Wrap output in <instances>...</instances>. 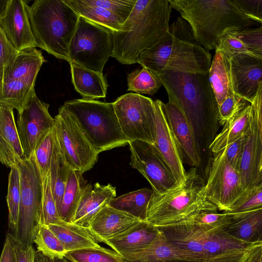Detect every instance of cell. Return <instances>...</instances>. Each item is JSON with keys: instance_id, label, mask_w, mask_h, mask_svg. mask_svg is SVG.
<instances>
[{"instance_id": "cell-1", "label": "cell", "mask_w": 262, "mask_h": 262, "mask_svg": "<svg viewBox=\"0 0 262 262\" xmlns=\"http://www.w3.org/2000/svg\"><path fill=\"white\" fill-rule=\"evenodd\" d=\"M154 74L165 89L168 100L174 102L186 117L193 133L200 159L198 172L206 178L212 160L210 147L219 123L218 105L208 74L169 70Z\"/></svg>"}, {"instance_id": "cell-2", "label": "cell", "mask_w": 262, "mask_h": 262, "mask_svg": "<svg viewBox=\"0 0 262 262\" xmlns=\"http://www.w3.org/2000/svg\"><path fill=\"white\" fill-rule=\"evenodd\" d=\"M211 61L209 51L196 41L191 27L180 16L155 45L141 54L138 63L153 73L169 70L206 75Z\"/></svg>"}, {"instance_id": "cell-3", "label": "cell", "mask_w": 262, "mask_h": 262, "mask_svg": "<svg viewBox=\"0 0 262 262\" xmlns=\"http://www.w3.org/2000/svg\"><path fill=\"white\" fill-rule=\"evenodd\" d=\"M171 8L168 0H137L122 31L112 32L111 57L123 64L138 63L168 30Z\"/></svg>"}, {"instance_id": "cell-4", "label": "cell", "mask_w": 262, "mask_h": 262, "mask_svg": "<svg viewBox=\"0 0 262 262\" xmlns=\"http://www.w3.org/2000/svg\"><path fill=\"white\" fill-rule=\"evenodd\" d=\"M191 27L196 41L215 50L227 30L241 31L259 24L248 17L234 0H168Z\"/></svg>"}, {"instance_id": "cell-5", "label": "cell", "mask_w": 262, "mask_h": 262, "mask_svg": "<svg viewBox=\"0 0 262 262\" xmlns=\"http://www.w3.org/2000/svg\"><path fill=\"white\" fill-rule=\"evenodd\" d=\"M205 184L197 169L191 167L180 185L162 193L154 191L146 221L159 228L187 222L202 212L217 211L204 194Z\"/></svg>"}, {"instance_id": "cell-6", "label": "cell", "mask_w": 262, "mask_h": 262, "mask_svg": "<svg viewBox=\"0 0 262 262\" xmlns=\"http://www.w3.org/2000/svg\"><path fill=\"white\" fill-rule=\"evenodd\" d=\"M28 10L39 48L70 63L69 46L80 15L63 0H36Z\"/></svg>"}, {"instance_id": "cell-7", "label": "cell", "mask_w": 262, "mask_h": 262, "mask_svg": "<svg viewBox=\"0 0 262 262\" xmlns=\"http://www.w3.org/2000/svg\"><path fill=\"white\" fill-rule=\"evenodd\" d=\"M63 105L72 114L98 154L128 143L129 141L120 126L113 102L82 98L66 101Z\"/></svg>"}, {"instance_id": "cell-8", "label": "cell", "mask_w": 262, "mask_h": 262, "mask_svg": "<svg viewBox=\"0 0 262 262\" xmlns=\"http://www.w3.org/2000/svg\"><path fill=\"white\" fill-rule=\"evenodd\" d=\"M16 167L20 178V202L17 230L13 235L25 246L33 245L42 224V180L34 153Z\"/></svg>"}, {"instance_id": "cell-9", "label": "cell", "mask_w": 262, "mask_h": 262, "mask_svg": "<svg viewBox=\"0 0 262 262\" xmlns=\"http://www.w3.org/2000/svg\"><path fill=\"white\" fill-rule=\"evenodd\" d=\"M113 50L112 32L80 16L69 46L70 62L103 73Z\"/></svg>"}, {"instance_id": "cell-10", "label": "cell", "mask_w": 262, "mask_h": 262, "mask_svg": "<svg viewBox=\"0 0 262 262\" xmlns=\"http://www.w3.org/2000/svg\"><path fill=\"white\" fill-rule=\"evenodd\" d=\"M121 130L129 141L156 142L155 101L137 93H127L113 102Z\"/></svg>"}, {"instance_id": "cell-11", "label": "cell", "mask_w": 262, "mask_h": 262, "mask_svg": "<svg viewBox=\"0 0 262 262\" xmlns=\"http://www.w3.org/2000/svg\"><path fill=\"white\" fill-rule=\"evenodd\" d=\"M54 118L55 135L68 164L82 173L90 170L99 154L87 140L72 114L62 105Z\"/></svg>"}, {"instance_id": "cell-12", "label": "cell", "mask_w": 262, "mask_h": 262, "mask_svg": "<svg viewBox=\"0 0 262 262\" xmlns=\"http://www.w3.org/2000/svg\"><path fill=\"white\" fill-rule=\"evenodd\" d=\"M213 155L204 188V194L219 210L230 212L246 190L239 172L227 159L226 147Z\"/></svg>"}, {"instance_id": "cell-13", "label": "cell", "mask_w": 262, "mask_h": 262, "mask_svg": "<svg viewBox=\"0 0 262 262\" xmlns=\"http://www.w3.org/2000/svg\"><path fill=\"white\" fill-rule=\"evenodd\" d=\"M180 241L184 249L204 258L248 249L255 245L234 237L225 229L207 230L193 223L186 224L182 227Z\"/></svg>"}, {"instance_id": "cell-14", "label": "cell", "mask_w": 262, "mask_h": 262, "mask_svg": "<svg viewBox=\"0 0 262 262\" xmlns=\"http://www.w3.org/2000/svg\"><path fill=\"white\" fill-rule=\"evenodd\" d=\"M130 166L139 171L150 184L156 193H162L179 184L163 157L153 144L130 141Z\"/></svg>"}, {"instance_id": "cell-15", "label": "cell", "mask_w": 262, "mask_h": 262, "mask_svg": "<svg viewBox=\"0 0 262 262\" xmlns=\"http://www.w3.org/2000/svg\"><path fill=\"white\" fill-rule=\"evenodd\" d=\"M49 107L35 93L18 112L16 126L25 159L30 158L39 141L54 128L55 118L50 115Z\"/></svg>"}, {"instance_id": "cell-16", "label": "cell", "mask_w": 262, "mask_h": 262, "mask_svg": "<svg viewBox=\"0 0 262 262\" xmlns=\"http://www.w3.org/2000/svg\"><path fill=\"white\" fill-rule=\"evenodd\" d=\"M28 8L25 1L9 0L0 14V29L19 51L39 47L32 30Z\"/></svg>"}, {"instance_id": "cell-17", "label": "cell", "mask_w": 262, "mask_h": 262, "mask_svg": "<svg viewBox=\"0 0 262 262\" xmlns=\"http://www.w3.org/2000/svg\"><path fill=\"white\" fill-rule=\"evenodd\" d=\"M161 101H155L156 110V142L154 145L171 168L179 185L185 180L187 172L183 166L181 153L162 109Z\"/></svg>"}, {"instance_id": "cell-18", "label": "cell", "mask_w": 262, "mask_h": 262, "mask_svg": "<svg viewBox=\"0 0 262 262\" xmlns=\"http://www.w3.org/2000/svg\"><path fill=\"white\" fill-rule=\"evenodd\" d=\"M162 109L179 147L183 163L197 171L200 166V159L194 136L184 114L172 101L161 102Z\"/></svg>"}, {"instance_id": "cell-19", "label": "cell", "mask_w": 262, "mask_h": 262, "mask_svg": "<svg viewBox=\"0 0 262 262\" xmlns=\"http://www.w3.org/2000/svg\"><path fill=\"white\" fill-rule=\"evenodd\" d=\"M160 230L158 236L148 246L121 256V262H179L204 259L197 254L177 247Z\"/></svg>"}, {"instance_id": "cell-20", "label": "cell", "mask_w": 262, "mask_h": 262, "mask_svg": "<svg viewBox=\"0 0 262 262\" xmlns=\"http://www.w3.org/2000/svg\"><path fill=\"white\" fill-rule=\"evenodd\" d=\"M25 159L13 108L0 102V161L10 168Z\"/></svg>"}, {"instance_id": "cell-21", "label": "cell", "mask_w": 262, "mask_h": 262, "mask_svg": "<svg viewBox=\"0 0 262 262\" xmlns=\"http://www.w3.org/2000/svg\"><path fill=\"white\" fill-rule=\"evenodd\" d=\"M231 61L235 92L251 103L262 80V59L237 55Z\"/></svg>"}, {"instance_id": "cell-22", "label": "cell", "mask_w": 262, "mask_h": 262, "mask_svg": "<svg viewBox=\"0 0 262 262\" xmlns=\"http://www.w3.org/2000/svg\"><path fill=\"white\" fill-rule=\"evenodd\" d=\"M261 151L259 132L253 116L246 135L238 169L246 191L257 186L262 182V171L259 169Z\"/></svg>"}, {"instance_id": "cell-23", "label": "cell", "mask_w": 262, "mask_h": 262, "mask_svg": "<svg viewBox=\"0 0 262 262\" xmlns=\"http://www.w3.org/2000/svg\"><path fill=\"white\" fill-rule=\"evenodd\" d=\"M141 221L108 204L92 219L88 228L99 243H103Z\"/></svg>"}, {"instance_id": "cell-24", "label": "cell", "mask_w": 262, "mask_h": 262, "mask_svg": "<svg viewBox=\"0 0 262 262\" xmlns=\"http://www.w3.org/2000/svg\"><path fill=\"white\" fill-rule=\"evenodd\" d=\"M116 197V187L110 184H88L72 222L88 228L96 214Z\"/></svg>"}, {"instance_id": "cell-25", "label": "cell", "mask_w": 262, "mask_h": 262, "mask_svg": "<svg viewBox=\"0 0 262 262\" xmlns=\"http://www.w3.org/2000/svg\"><path fill=\"white\" fill-rule=\"evenodd\" d=\"M158 227L141 221L116 236L103 242L120 256L148 246L160 232Z\"/></svg>"}, {"instance_id": "cell-26", "label": "cell", "mask_w": 262, "mask_h": 262, "mask_svg": "<svg viewBox=\"0 0 262 262\" xmlns=\"http://www.w3.org/2000/svg\"><path fill=\"white\" fill-rule=\"evenodd\" d=\"M208 75L218 106L229 96L236 93L232 75L231 58L223 52L215 51Z\"/></svg>"}, {"instance_id": "cell-27", "label": "cell", "mask_w": 262, "mask_h": 262, "mask_svg": "<svg viewBox=\"0 0 262 262\" xmlns=\"http://www.w3.org/2000/svg\"><path fill=\"white\" fill-rule=\"evenodd\" d=\"M230 213L232 216V221L225 231L241 241L258 245L262 238V207L243 212Z\"/></svg>"}, {"instance_id": "cell-28", "label": "cell", "mask_w": 262, "mask_h": 262, "mask_svg": "<svg viewBox=\"0 0 262 262\" xmlns=\"http://www.w3.org/2000/svg\"><path fill=\"white\" fill-rule=\"evenodd\" d=\"M72 81L75 90L82 98L89 100L106 97L108 83L103 73L70 63Z\"/></svg>"}, {"instance_id": "cell-29", "label": "cell", "mask_w": 262, "mask_h": 262, "mask_svg": "<svg viewBox=\"0 0 262 262\" xmlns=\"http://www.w3.org/2000/svg\"><path fill=\"white\" fill-rule=\"evenodd\" d=\"M254 115L252 105H248L226 122L221 132L215 137L210 149L213 154L225 149L248 132Z\"/></svg>"}, {"instance_id": "cell-30", "label": "cell", "mask_w": 262, "mask_h": 262, "mask_svg": "<svg viewBox=\"0 0 262 262\" xmlns=\"http://www.w3.org/2000/svg\"><path fill=\"white\" fill-rule=\"evenodd\" d=\"M46 60L40 50L29 48L19 51L14 61L6 67L0 75V84L11 80L37 77Z\"/></svg>"}, {"instance_id": "cell-31", "label": "cell", "mask_w": 262, "mask_h": 262, "mask_svg": "<svg viewBox=\"0 0 262 262\" xmlns=\"http://www.w3.org/2000/svg\"><path fill=\"white\" fill-rule=\"evenodd\" d=\"M47 225L58 238L67 252L101 247L88 228L64 221L58 224Z\"/></svg>"}, {"instance_id": "cell-32", "label": "cell", "mask_w": 262, "mask_h": 262, "mask_svg": "<svg viewBox=\"0 0 262 262\" xmlns=\"http://www.w3.org/2000/svg\"><path fill=\"white\" fill-rule=\"evenodd\" d=\"M80 16L102 26L112 32L122 31L126 20L104 8L87 4L84 0H63Z\"/></svg>"}, {"instance_id": "cell-33", "label": "cell", "mask_w": 262, "mask_h": 262, "mask_svg": "<svg viewBox=\"0 0 262 262\" xmlns=\"http://www.w3.org/2000/svg\"><path fill=\"white\" fill-rule=\"evenodd\" d=\"M78 170H72L69 177L58 213L67 222H72L85 187L86 182Z\"/></svg>"}, {"instance_id": "cell-34", "label": "cell", "mask_w": 262, "mask_h": 262, "mask_svg": "<svg viewBox=\"0 0 262 262\" xmlns=\"http://www.w3.org/2000/svg\"><path fill=\"white\" fill-rule=\"evenodd\" d=\"M153 193L152 189L144 187L116 197L112 200L109 205L142 221H146L148 205Z\"/></svg>"}, {"instance_id": "cell-35", "label": "cell", "mask_w": 262, "mask_h": 262, "mask_svg": "<svg viewBox=\"0 0 262 262\" xmlns=\"http://www.w3.org/2000/svg\"><path fill=\"white\" fill-rule=\"evenodd\" d=\"M72 170L57 143L54 132V146L50 169V176L52 190L57 211L60 206L66 184Z\"/></svg>"}, {"instance_id": "cell-36", "label": "cell", "mask_w": 262, "mask_h": 262, "mask_svg": "<svg viewBox=\"0 0 262 262\" xmlns=\"http://www.w3.org/2000/svg\"><path fill=\"white\" fill-rule=\"evenodd\" d=\"M20 178L17 167L10 168L6 201L8 208L9 227L15 234L17 230L20 202Z\"/></svg>"}, {"instance_id": "cell-37", "label": "cell", "mask_w": 262, "mask_h": 262, "mask_svg": "<svg viewBox=\"0 0 262 262\" xmlns=\"http://www.w3.org/2000/svg\"><path fill=\"white\" fill-rule=\"evenodd\" d=\"M127 82V91L139 94L154 95L162 85L156 75L144 67L128 74Z\"/></svg>"}, {"instance_id": "cell-38", "label": "cell", "mask_w": 262, "mask_h": 262, "mask_svg": "<svg viewBox=\"0 0 262 262\" xmlns=\"http://www.w3.org/2000/svg\"><path fill=\"white\" fill-rule=\"evenodd\" d=\"M64 257L70 262H121L117 252L101 246L69 251Z\"/></svg>"}, {"instance_id": "cell-39", "label": "cell", "mask_w": 262, "mask_h": 262, "mask_svg": "<svg viewBox=\"0 0 262 262\" xmlns=\"http://www.w3.org/2000/svg\"><path fill=\"white\" fill-rule=\"evenodd\" d=\"M34 243L37 251L49 257L62 258L67 252L58 238L46 224H42L40 227Z\"/></svg>"}, {"instance_id": "cell-40", "label": "cell", "mask_w": 262, "mask_h": 262, "mask_svg": "<svg viewBox=\"0 0 262 262\" xmlns=\"http://www.w3.org/2000/svg\"><path fill=\"white\" fill-rule=\"evenodd\" d=\"M236 31L226 30L220 39L215 50L224 53L231 58L237 55H247L262 59V57L251 51L245 43L240 39Z\"/></svg>"}, {"instance_id": "cell-41", "label": "cell", "mask_w": 262, "mask_h": 262, "mask_svg": "<svg viewBox=\"0 0 262 262\" xmlns=\"http://www.w3.org/2000/svg\"><path fill=\"white\" fill-rule=\"evenodd\" d=\"M54 146V132L53 129L39 141L34 151L42 182L50 172Z\"/></svg>"}, {"instance_id": "cell-42", "label": "cell", "mask_w": 262, "mask_h": 262, "mask_svg": "<svg viewBox=\"0 0 262 262\" xmlns=\"http://www.w3.org/2000/svg\"><path fill=\"white\" fill-rule=\"evenodd\" d=\"M63 221L57 211L52 190L49 172L42 182V224H58Z\"/></svg>"}, {"instance_id": "cell-43", "label": "cell", "mask_w": 262, "mask_h": 262, "mask_svg": "<svg viewBox=\"0 0 262 262\" xmlns=\"http://www.w3.org/2000/svg\"><path fill=\"white\" fill-rule=\"evenodd\" d=\"M232 214L229 212H205L186 222L200 226L208 230L225 229L231 224Z\"/></svg>"}, {"instance_id": "cell-44", "label": "cell", "mask_w": 262, "mask_h": 262, "mask_svg": "<svg viewBox=\"0 0 262 262\" xmlns=\"http://www.w3.org/2000/svg\"><path fill=\"white\" fill-rule=\"evenodd\" d=\"M249 104L237 93L230 95L218 106L219 123L224 125Z\"/></svg>"}, {"instance_id": "cell-45", "label": "cell", "mask_w": 262, "mask_h": 262, "mask_svg": "<svg viewBox=\"0 0 262 262\" xmlns=\"http://www.w3.org/2000/svg\"><path fill=\"white\" fill-rule=\"evenodd\" d=\"M91 5L104 8L127 19L137 0H84Z\"/></svg>"}, {"instance_id": "cell-46", "label": "cell", "mask_w": 262, "mask_h": 262, "mask_svg": "<svg viewBox=\"0 0 262 262\" xmlns=\"http://www.w3.org/2000/svg\"><path fill=\"white\" fill-rule=\"evenodd\" d=\"M262 207V190L257 186L246 191L234 204L230 212L236 213L248 211Z\"/></svg>"}, {"instance_id": "cell-47", "label": "cell", "mask_w": 262, "mask_h": 262, "mask_svg": "<svg viewBox=\"0 0 262 262\" xmlns=\"http://www.w3.org/2000/svg\"><path fill=\"white\" fill-rule=\"evenodd\" d=\"M237 35L251 51L262 57V25L238 31Z\"/></svg>"}, {"instance_id": "cell-48", "label": "cell", "mask_w": 262, "mask_h": 262, "mask_svg": "<svg viewBox=\"0 0 262 262\" xmlns=\"http://www.w3.org/2000/svg\"><path fill=\"white\" fill-rule=\"evenodd\" d=\"M0 75L4 68L12 63L19 51L8 40L5 33L0 29Z\"/></svg>"}, {"instance_id": "cell-49", "label": "cell", "mask_w": 262, "mask_h": 262, "mask_svg": "<svg viewBox=\"0 0 262 262\" xmlns=\"http://www.w3.org/2000/svg\"><path fill=\"white\" fill-rule=\"evenodd\" d=\"M254 246L255 245L248 249L221 254L210 258L179 262H246Z\"/></svg>"}, {"instance_id": "cell-50", "label": "cell", "mask_w": 262, "mask_h": 262, "mask_svg": "<svg viewBox=\"0 0 262 262\" xmlns=\"http://www.w3.org/2000/svg\"><path fill=\"white\" fill-rule=\"evenodd\" d=\"M254 117L259 132L261 143V157L259 169L262 171V80L260 81L257 92L252 102Z\"/></svg>"}, {"instance_id": "cell-51", "label": "cell", "mask_w": 262, "mask_h": 262, "mask_svg": "<svg viewBox=\"0 0 262 262\" xmlns=\"http://www.w3.org/2000/svg\"><path fill=\"white\" fill-rule=\"evenodd\" d=\"M16 262H35L36 251L33 245L25 246L11 234Z\"/></svg>"}, {"instance_id": "cell-52", "label": "cell", "mask_w": 262, "mask_h": 262, "mask_svg": "<svg viewBox=\"0 0 262 262\" xmlns=\"http://www.w3.org/2000/svg\"><path fill=\"white\" fill-rule=\"evenodd\" d=\"M246 135L226 147V156L230 164L238 171Z\"/></svg>"}, {"instance_id": "cell-53", "label": "cell", "mask_w": 262, "mask_h": 262, "mask_svg": "<svg viewBox=\"0 0 262 262\" xmlns=\"http://www.w3.org/2000/svg\"><path fill=\"white\" fill-rule=\"evenodd\" d=\"M247 16L262 17V0H234Z\"/></svg>"}, {"instance_id": "cell-54", "label": "cell", "mask_w": 262, "mask_h": 262, "mask_svg": "<svg viewBox=\"0 0 262 262\" xmlns=\"http://www.w3.org/2000/svg\"><path fill=\"white\" fill-rule=\"evenodd\" d=\"M0 262H16L11 233L6 235Z\"/></svg>"}, {"instance_id": "cell-55", "label": "cell", "mask_w": 262, "mask_h": 262, "mask_svg": "<svg viewBox=\"0 0 262 262\" xmlns=\"http://www.w3.org/2000/svg\"><path fill=\"white\" fill-rule=\"evenodd\" d=\"M246 262H262V246H254Z\"/></svg>"}, {"instance_id": "cell-56", "label": "cell", "mask_w": 262, "mask_h": 262, "mask_svg": "<svg viewBox=\"0 0 262 262\" xmlns=\"http://www.w3.org/2000/svg\"><path fill=\"white\" fill-rule=\"evenodd\" d=\"M35 262H69V261L64 257H49L36 250Z\"/></svg>"}, {"instance_id": "cell-57", "label": "cell", "mask_w": 262, "mask_h": 262, "mask_svg": "<svg viewBox=\"0 0 262 262\" xmlns=\"http://www.w3.org/2000/svg\"><path fill=\"white\" fill-rule=\"evenodd\" d=\"M248 17L250 18L251 19L256 21L258 24L262 25V17L258 18L253 16H248Z\"/></svg>"}, {"instance_id": "cell-58", "label": "cell", "mask_w": 262, "mask_h": 262, "mask_svg": "<svg viewBox=\"0 0 262 262\" xmlns=\"http://www.w3.org/2000/svg\"><path fill=\"white\" fill-rule=\"evenodd\" d=\"M257 187L262 190V182L257 186Z\"/></svg>"}, {"instance_id": "cell-59", "label": "cell", "mask_w": 262, "mask_h": 262, "mask_svg": "<svg viewBox=\"0 0 262 262\" xmlns=\"http://www.w3.org/2000/svg\"><path fill=\"white\" fill-rule=\"evenodd\" d=\"M258 245L262 246V238L261 241L259 242V243L258 244Z\"/></svg>"}]
</instances>
